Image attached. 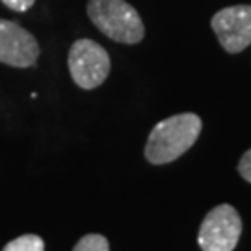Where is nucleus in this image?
Here are the masks:
<instances>
[{"instance_id": "5", "label": "nucleus", "mask_w": 251, "mask_h": 251, "mask_svg": "<svg viewBox=\"0 0 251 251\" xmlns=\"http://www.w3.org/2000/svg\"><path fill=\"white\" fill-rule=\"evenodd\" d=\"M210 26L227 52H242L251 45V6H229L216 13Z\"/></svg>"}, {"instance_id": "9", "label": "nucleus", "mask_w": 251, "mask_h": 251, "mask_svg": "<svg viewBox=\"0 0 251 251\" xmlns=\"http://www.w3.org/2000/svg\"><path fill=\"white\" fill-rule=\"evenodd\" d=\"M238 171H240V175H242L244 179L248 180V182H251V149L240 158V162H238Z\"/></svg>"}, {"instance_id": "1", "label": "nucleus", "mask_w": 251, "mask_h": 251, "mask_svg": "<svg viewBox=\"0 0 251 251\" xmlns=\"http://www.w3.org/2000/svg\"><path fill=\"white\" fill-rule=\"evenodd\" d=\"M201 117L198 114H175L156 123L145 144V158L162 166L177 160L198 142L201 134Z\"/></svg>"}, {"instance_id": "10", "label": "nucleus", "mask_w": 251, "mask_h": 251, "mask_svg": "<svg viewBox=\"0 0 251 251\" xmlns=\"http://www.w3.org/2000/svg\"><path fill=\"white\" fill-rule=\"evenodd\" d=\"M4 6H8L13 11H28V9L34 6L36 0H2Z\"/></svg>"}, {"instance_id": "2", "label": "nucleus", "mask_w": 251, "mask_h": 251, "mask_svg": "<svg viewBox=\"0 0 251 251\" xmlns=\"http://www.w3.org/2000/svg\"><path fill=\"white\" fill-rule=\"evenodd\" d=\"M88 15L104 36L117 43L134 45L145 36L140 13L125 0H90Z\"/></svg>"}, {"instance_id": "8", "label": "nucleus", "mask_w": 251, "mask_h": 251, "mask_svg": "<svg viewBox=\"0 0 251 251\" xmlns=\"http://www.w3.org/2000/svg\"><path fill=\"white\" fill-rule=\"evenodd\" d=\"M73 251H110V244L102 234H86L76 242Z\"/></svg>"}, {"instance_id": "3", "label": "nucleus", "mask_w": 251, "mask_h": 251, "mask_svg": "<svg viewBox=\"0 0 251 251\" xmlns=\"http://www.w3.org/2000/svg\"><path fill=\"white\" fill-rule=\"evenodd\" d=\"M67 63L73 80L82 90L99 88L110 73V56L99 43L91 39L75 41Z\"/></svg>"}, {"instance_id": "7", "label": "nucleus", "mask_w": 251, "mask_h": 251, "mask_svg": "<svg viewBox=\"0 0 251 251\" xmlns=\"http://www.w3.org/2000/svg\"><path fill=\"white\" fill-rule=\"evenodd\" d=\"M2 251H45V242L37 234H23L6 244Z\"/></svg>"}, {"instance_id": "6", "label": "nucleus", "mask_w": 251, "mask_h": 251, "mask_svg": "<svg viewBox=\"0 0 251 251\" xmlns=\"http://www.w3.org/2000/svg\"><path fill=\"white\" fill-rule=\"evenodd\" d=\"M39 58V43L28 30L0 19V62L11 67H32Z\"/></svg>"}, {"instance_id": "4", "label": "nucleus", "mask_w": 251, "mask_h": 251, "mask_svg": "<svg viewBox=\"0 0 251 251\" xmlns=\"http://www.w3.org/2000/svg\"><path fill=\"white\" fill-rule=\"evenodd\" d=\"M242 234V220L231 205H218L205 216L198 242L203 251H233Z\"/></svg>"}]
</instances>
